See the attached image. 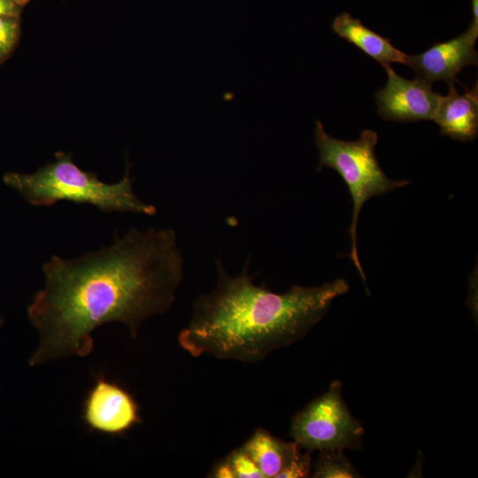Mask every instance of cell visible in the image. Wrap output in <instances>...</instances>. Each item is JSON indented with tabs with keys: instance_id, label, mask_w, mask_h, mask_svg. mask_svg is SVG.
<instances>
[{
	"instance_id": "cell-4",
	"label": "cell",
	"mask_w": 478,
	"mask_h": 478,
	"mask_svg": "<svg viewBox=\"0 0 478 478\" xmlns=\"http://www.w3.org/2000/svg\"><path fill=\"white\" fill-rule=\"evenodd\" d=\"M315 144L320 152L318 170L328 166L343 179L352 199V219L349 227L351 246L350 257L366 282L357 250V223L364 204L374 196H381L408 185L410 181H396L382 171L375 156L378 135L365 129L357 141H343L330 136L320 120L315 122Z\"/></svg>"
},
{
	"instance_id": "cell-5",
	"label": "cell",
	"mask_w": 478,
	"mask_h": 478,
	"mask_svg": "<svg viewBox=\"0 0 478 478\" xmlns=\"http://www.w3.org/2000/svg\"><path fill=\"white\" fill-rule=\"evenodd\" d=\"M289 431L293 441L307 451L358 450L364 435L362 425L344 403L340 381L297 412Z\"/></svg>"
},
{
	"instance_id": "cell-9",
	"label": "cell",
	"mask_w": 478,
	"mask_h": 478,
	"mask_svg": "<svg viewBox=\"0 0 478 478\" xmlns=\"http://www.w3.org/2000/svg\"><path fill=\"white\" fill-rule=\"evenodd\" d=\"M449 92L441 96L433 120L441 134L458 141L474 140L478 134V88L465 89L459 94L454 82L448 83Z\"/></svg>"
},
{
	"instance_id": "cell-16",
	"label": "cell",
	"mask_w": 478,
	"mask_h": 478,
	"mask_svg": "<svg viewBox=\"0 0 478 478\" xmlns=\"http://www.w3.org/2000/svg\"><path fill=\"white\" fill-rule=\"evenodd\" d=\"M211 476L216 478H235L232 467L227 459L217 465Z\"/></svg>"
},
{
	"instance_id": "cell-13",
	"label": "cell",
	"mask_w": 478,
	"mask_h": 478,
	"mask_svg": "<svg viewBox=\"0 0 478 478\" xmlns=\"http://www.w3.org/2000/svg\"><path fill=\"white\" fill-rule=\"evenodd\" d=\"M227 459L232 467L235 478H265L253 460L239 447L233 451Z\"/></svg>"
},
{
	"instance_id": "cell-19",
	"label": "cell",
	"mask_w": 478,
	"mask_h": 478,
	"mask_svg": "<svg viewBox=\"0 0 478 478\" xmlns=\"http://www.w3.org/2000/svg\"><path fill=\"white\" fill-rule=\"evenodd\" d=\"M14 2H16L18 4H20L21 2H24V0H13Z\"/></svg>"
},
{
	"instance_id": "cell-1",
	"label": "cell",
	"mask_w": 478,
	"mask_h": 478,
	"mask_svg": "<svg viewBox=\"0 0 478 478\" xmlns=\"http://www.w3.org/2000/svg\"><path fill=\"white\" fill-rule=\"evenodd\" d=\"M44 287L27 307L39 344L35 366L59 358L86 357L91 334L109 322L125 324L136 338L143 321L173 305L183 277V259L173 230L132 227L99 251L42 266Z\"/></svg>"
},
{
	"instance_id": "cell-17",
	"label": "cell",
	"mask_w": 478,
	"mask_h": 478,
	"mask_svg": "<svg viewBox=\"0 0 478 478\" xmlns=\"http://www.w3.org/2000/svg\"><path fill=\"white\" fill-rule=\"evenodd\" d=\"M18 11V4L13 0H0V16L15 17Z\"/></svg>"
},
{
	"instance_id": "cell-15",
	"label": "cell",
	"mask_w": 478,
	"mask_h": 478,
	"mask_svg": "<svg viewBox=\"0 0 478 478\" xmlns=\"http://www.w3.org/2000/svg\"><path fill=\"white\" fill-rule=\"evenodd\" d=\"M310 451L302 453L300 451L279 473L276 478H302L310 476Z\"/></svg>"
},
{
	"instance_id": "cell-11",
	"label": "cell",
	"mask_w": 478,
	"mask_h": 478,
	"mask_svg": "<svg viewBox=\"0 0 478 478\" xmlns=\"http://www.w3.org/2000/svg\"><path fill=\"white\" fill-rule=\"evenodd\" d=\"M241 447L265 478H276L301 449L294 441L284 442L263 428H257Z\"/></svg>"
},
{
	"instance_id": "cell-18",
	"label": "cell",
	"mask_w": 478,
	"mask_h": 478,
	"mask_svg": "<svg viewBox=\"0 0 478 478\" xmlns=\"http://www.w3.org/2000/svg\"><path fill=\"white\" fill-rule=\"evenodd\" d=\"M473 25L478 26V0H472Z\"/></svg>"
},
{
	"instance_id": "cell-3",
	"label": "cell",
	"mask_w": 478,
	"mask_h": 478,
	"mask_svg": "<svg viewBox=\"0 0 478 478\" xmlns=\"http://www.w3.org/2000/svg\"><path fill=\"white\" fill-rule=\"evenodd\" d=\"M3 181L35 206H50L66 200L91 204L104 212L157 213L154 205L143 202L134 193L128 168L120 181L109 184L96 173L81 169L66 154L58 155L56 161L32 173H6Z\"/></svg>"
},
{
	"instance_id": "cell-14",
	"label": "cell",
	"mask_w": 478,
	"mask_h": 478,
	"mask_svg": "<svg viewBox=\"0 0 478 478\" xmlns=\"http://www.w3.org/2000/svg\"><path fill=\"white\" fill-rule=\"evenodd\" d=\"M18 31V22L14 17L0 16V60L12 49Z\"/></svg>"
},
{
	"instance_id": "cell-12",
	"label": "cell",
	"mask_w": 478,
	"mask_h": 478,
	"mask_svg": "<svg viewBox=\"0 0 478 478\" xmlns=\"http://www.w3.org/2000/svg\"><path fill=\"white\" fill-rule=\"evenodd\" d=\"M361 476L343 454L342 449L320 451L312 474V477L315 478H356Z\"/></svg>"
},
{
	"instance_id": "cell-2",
	"label": "cell",
	"mask_w": 478,
	"mask_h": 478,
	"mask_svg": "<svg viewBox=\"0 0 478 478\" xmlns=\"http://www.w3.org/2000/svg\"><path fill=\"white\" fill-rule=\"evenodd\" d=\"M218 281L196 298L180 346L193 357L257 362L301 339L321 320L335 298L349 290L344 279L317 287L295 285L278 294L253 283L248 261L231 276L217 259Z\"/></svg>"
},
{
	"instance_id": "cell-10",
	"label": "cell",
	"mask_w": 478,
	"mask_h": 478,
	"mask_svg": "<svg viewBox=\"0 0 478 478\" xmlns=\"http://www.w3.org/2000/svg\"><path fill=\"white\" fill-rule=\"evenodd\" d=\"M332 29L338 36L379 62L384 69L391 66L392 63L405 64L406 54L395 48L390 39L366 27L361 20L347 12L335 18Z\"/></svg>"
},
{
	"instance_id": "cell-6",
	"label": "cell",
	"mask_w": 478,
	"mask_h": 478,
	"mask_svg": "<svg viewBox=\"0 0 478 478\" xmlns=\"http://www.w3.org/2000/svg\"><path fill=\"white\" fill-rule=\"evenodd\" d=\"M81 420L90 432L123 436L141 422L140 408L126 388L101 374L84 397Z\"/></svg>"
},
{
	"instance_id": "cell-8",
	"label": "cell",
	"mask_w": 478,
	"mask_h": 478,
	"mask_svg": "<svg viewBox=\"0 0 478 478\" xmlns=\"http://www.w3.org/2000/svg\"><path fill=\"white\" fill-rule=\"evenodd\" d=\"M478 26L471 24L460 35L437 42L417 55L405 56V64L417 74V78L429 83L443 81H458L457 74L469 65H477L474 44Z\"/></svg>"
},
{
	"instance_id": "cell-7",
	"label": "cell",
	"mask_w": 478,
	"mask_h": 478,
	"mask_svg": "<svg viewBox=\"0 0 478 478\" xmlns=\"http://www.w3.org/2000/svg\"><path fill=\"white\" fill-rule=\"evenodd\" d=\"M385 70L387 83L375 94L379 115L398 122L433 120L442 95L433 90L432 84L417 77L403 78L391 66Z\"/></svg>"
}]
</instances>
